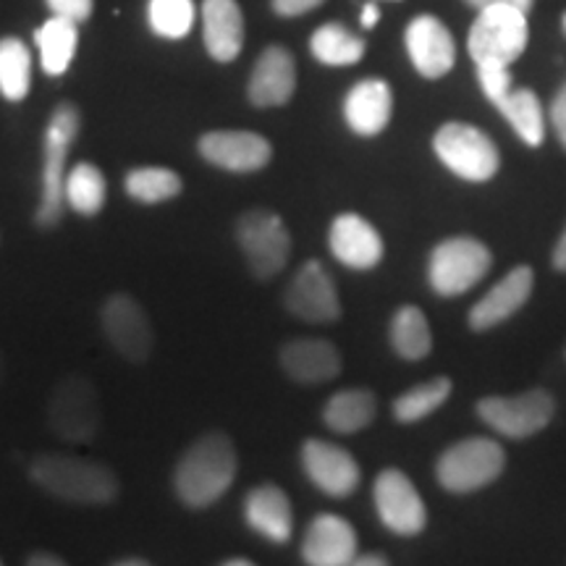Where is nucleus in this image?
<instances>
[{
  "instance_id": "58836bf2",
  "label": "nucleus",
  "mask_w": 566,
  "mask_h": 566,
  "mask_svg": "<svg viewBox=\"0 0 566 566\" xmlns=\"http://www.w3.org/2000/svg\"><path fill=\"white\" fill-rule=\"evenodd\" d=\"M467 6H472L475 11L491 9V6H516V9L530 11L535 6V0H464Z\"/></svg>"
},
{
  "instance_id": "0eeeda50",
  "label": "nucleus",
  "mask_w": 566,
  "mask_h": 566,
  "mask_svg": "<svg viewBox=\"0 0 566 566\" xmlns=\"http://www.w3.org/2000/svg\"><path fill=\"white\" fill-rule=\"evenodd\" d=\"M433 153L451 174L472 184L491 181L501 168L499 147L472 124H443L433 137Z\"/></svg>"
},
{
  "instance_id": "5701e85b",
  "label": "nucleus",
  "mask_w": 566,
  "mask_h": 566,
  "mask_svg": "<svg viewBox=\"0 0 566 566\" xmlns=\"http://www.w3.org/2000/svg\"><path fill=\"white\" fill-rule=\"evenodd\" d=\"M244 522L252 533H258L265 541L275 543H286L292 537L294 530V512H292V501L289 495L281 491L279 485H258L247 493L244 504Z\"/></svg>"
},
{
  "instance_id": "4c0bfd02",
  "label": "nucleus",
  "mask_w": 566,
  "mask_h": 566,
  "mask_svg": "<svg viewBox=\"0 0 566 566\" xmlns=\"http://www.w3.org/2000/svg\"><path fill=\"white\" fill-rule=\"evenodd\" d=\"M551 124H554V132L562 147L566 150V90L558 92L551 103Z\"/></svg>"
},
{
  "instance_id": "7c9ffc66",
  "label": "nucleus",
  "mask_w": 566,
  "mask_h": 566,
  "mask_svg": "<svg viewBox=\"0 0 566 566\" xmlns=\"http://www.w3.org/2000/svg\"><path fill=\"white\" fill-rule=\"evenodd\" d=\"M32 87V55L19 38L0 40V95L21 103Z\"/></svg>"
},
{
  "instance_id": "a211bd4d",
  "label": "nucleus",
  "mask_w": 566,
  "mask_h": 566,
  "mask_svg": "<svg viewBox=\"0 0 566 566\" xmlns=\"http://www.w3.org/2000/svg\"><path fill=\"white\" fill-rule=\"evenodd\" d=\"M296 90V63L292 51L283 45H271L260 53L254 63L247 97L254 108H281L294 97Z\"/></svg>"
},
{
  "instance_id": "f257e3e1",
  "label": "nucleus",
  "mask_w": 566,
  "mask_h": 566,
  "mask_svg": "<svg viewBox=\"0 0 566 566\" xmlns=\"http://www.w3.org/2000/svg\"><path fill=\"white\" fill-rule=\"evenodd\" d=\"M237 449L223 433H208L184 451L174 472L176 495L189 509H208L237 480Z\"/></svg>"
},
{
  "instance_id": "ddd939ff",
  "label": "nucleus",
  "mask_w": 566,
  "mask_h": 566,
  "mask_svg": "<svg viewBox=\"0 0 566 566\" xmlns=\"http://www.w3.org/2000/svg\"><path fill=\"white\" fill-rule=\"evenodd\" d=\"M202 160L229 174H254L273 158V147L263 134L244 129H218L202 134L197 142Z\"/></svg>"
},
{
  "instance_id": "f8f14e48",
  "label": "nucleus",
  "mask_w": 566,
  "mask_h": 566,
  "mask_svg": "<svg viewBox=\"0 0 566 566\" xmlns=\"http://www.w3.org/2000/svg\"><path fill=\"white\" fill-rule=\"evenodd\" d=\"M373 501L384 527L396 535H420L428 525V509H424L422 495L417 493L412 480L396 467H388L375 478Z\"/></svg>"
},
{
  "instance_id": "b1692460",
  "label": "nucleus",
  "mask_w": 566,
  "mask_h": 566,
  "mask_svg": "<svg viewBox=\"0 0 566 566\" xmlns=\"http://www.w3.org/2000/svg\"><path fill=\"white\" fill-rule=\"evenodd\" d=\"M202 40L212 61H237L244 48V17L237 0H202Z\"/></svg>"
},
{
  "instance_id": "aec40b11",
  "label": "nucleus",
  "mask_w": 566,
  "mask_h": 566,
  "mask_svg": "<svg viewBox=\"0 0 566 566\" xmlns=\"http://www.w3.org/2000/svg\"><path fill=\"white\" fill-rule=\"evenodd\" d=\"M279 363L294 384L317 386L338 378L342 352L325 338H294V342L281 346Z\"/></svg>"
},
{
  "instance_id": "423d86ee",
  "label": "nucleus",
  "mask_w": 566,
  "mask_h": 566,
  "mask_svg": "<svg viewBox=\"0 0 566 566\" xmlns=\"http://www.w3.org/2000/svg\"><path fill=\"white\" fill-rule=\"evenodd\" d=\"M506 454L491 438H464L443 451L436 464V478L449 493H475L501 478Z\"/></svg>"
},
{
  "instance_id": "20e7f679",
  "label": "nucleus",
  "mask_w": 566,
  "mask_h": 566,
  "mask_svg": "<svg viewBox=\"0 0 566 566\" xmlns=\"http://www.w3.org/2000/svg\"><path fill=\"white\" fill-rule=\"evenodd\" d=\"M101 396L84 375H66L48 396V428L69 446H87L101 430Z\"/></svg>"
},
{
  "instance_id": "6ab92c4d",
  "label": "nucleus",
  "mask_w": 566,
  "mask_h": 566,
  "mask_svg": "<svg viewBox=\"0 0 566 566\" xmlns=\"http://www.w3.org/2000/svg\"><path fill=\"white\" fill-rule=\"evenodd\" d=\"M535 273L530 265H516L514 271H509L495 286L480 300L475 307L470 310V328L472 331H491L495 325H501L509 317L520 313L525 307L530 294H533Z\"/></svg>"
},
{
  "instance_id": "ea45409f",
  "label": "nucleus",
  "mask_w": 566,
  "mask_h": 566,
  "mask_svg": "<svg viewBox=\"0 0 566 566\" xmlns=\"http://www.w3.org/2000/svg\"><path fill=\"white\" fill-rule=\"evenodd\" d=\"M551 263H554L556 271L566 273V229H564L562 237H558V242H556V247H554V258H551Z\"/></svg>"
},
{
  "instance_id": "bb28decb",
  "label": "nucleus",
  "mask_w": 566,
  "mask_h": 566,
  "mask_svg": "<svg viewBox=\"0 0 566 566\" xmlns=\"http://www.w3.org/2000/svg\"><path fill=\"white\" fill-rule=\"evenodd\" d=\"M501 116L506 118L516 137L530 147H541L546 139V118H543V105L530 87L512 90L501 103H495Z\"/></svg>"
},
{
  "instance_id": "f704fd0d",
  "label": "nucleus",
  "mask_w": 566,
  "mask_h": 566,
  "mask_svg": "<svg viewBox=\"0 0 566 566\" xmlns=\"http://www.w3.org/2000/svg\"><path fill=\"white\" fill-rule=\"evenodd\" d=\"M478 82L493 105L512 92V74L506 63H478Z\"/></svg>"
},
{
  "instance_id": "49530a36",
  "label": "nucleus",
  "mask_w": 566,
  "mask_h": 566,
  "mask_svg": "<svg viewBox=\"0 0 566 566\" xmlns=\"http://www.w3.org/2000/svg\"><path fill=\"white\" fill-rule=\"evenodd\" d=\"M0 375H3V359H0Z\"/></svg>"
},
{
  "instance_id": "1a4fd4ad",
  "label": "nucleus",
  "mask_w": 566,
  "mask_h": 566,
  "mask_svg": "<svg viewBox=\"0 0 566 566\" xmlns=\"http://www.w3.org/2000/svg\"><path fill=\"white\" fill-rule=\"evenodd\" d=\"M237 242L254 279H275L289 263L292 237L281 216L271 210H250L237 221Z\"/></svg>"
},
{
  "instance_id": "f03ea898",
  "label": "nucleus",
  "mask_w": 566,
  "mask_h": 566,
  "mask_svg": "<svg viewBox=\"0 0 566 566\" xmlns=\"http://www.w3.org/2000/svg\"><path fill=\"white\" fill-rule=\"evenodd\" d=\"M30 478L42 491L69 504L103 506L118 493V480L108 467L84 457L42 454L32 462Z\"/></svg>"
},
{
  "instance_id": "a18cd8bd",
  "label": "nucleus",
  "mask_w": 566,
  "mask_h": 566,
  "mask_svg": "<svg viewBox=\"0 0 566 566\" xmlns=\"http://www.w3.org/2000/svg\"><path fill=\"white\" fill-rule=\"evenodd\" d=\"M226 566H252L250 558H226Z\"/></svg>"
},
{
  "instance_id": "c9c22d12",
  "label": "nucleus",
  "mask_w": 566,
  "mask_h": 566,
  "mask_svg": "<svg viewBox=\"0 0 566 566\" xmlns=\"http://www.w3.org/2000/svg\"><path fill=\"white\" fill-rule=\"evenodd\" d=\"M45 3H48V9L55 13V17L74 19L82 24V21L90 19L95 0H45Z\"/></svg>"
},
{
  "instance_id": "dca6fc26",
  "label": "nucleus",
  "mask_w": 566,
  "mask_h": 566,
  "mask_svg": "<svg viewBox=\"0 0 566 566\" xmlns=\"http://www.w3.org/2000/svg\"><path fill=\"white\" fill-rule=\"evenodd\" d=\"M405 45L409 61L424 80H441L457 63V45L441 19L422 13L407 24Z\"/></svg>"
},
{
  "instance_id": "e433bc0d",
  "label": "nucleus",
  "mask_w": 566,
  "mask_h": 566,
  "mask_svg": "<svg viewBox=\"0 0 566 566\" xmlns=\"http://www.w3.org/2000/svg\"><path fill=\"white\" fill-rule=\"evenodd\" d=\"M325 0H271L273 11L279 17H302V13L315 11Z\"/></svg>"
},
{
  "instance_id": "a19ab883",
  "label": "nucleus",
  "mask_w": 566,
  "mask_h": 566,
  "mask_svg": "<svg viewBox=\"0 0 566 566\" xmlns=\"http://www.w3.org/2000/svg\"><path fill=\"white\" fill-rule=\"evenodd\" d=\"M378 21H380V9L370 0V3H367L365 9H363V17H359V24H363L365 30H373V27L378 24Z\"/></svg>"
},
{
  "instance_id": "de8ad7c7",
  "label": "nucleus",
  "mask_w": 566,
  "mask_h": 566,
  "mask_svg": "<svg viewBox=\"0 0 566 566\" xmlns=\"http://www.w3.org/2000/svg\"><path fill=\"white\" fill-rule=\"evenodd\" d=\"M564 363H566V344H564Z\"/></svg>"
},
{
  "instance_id": "c03bdc74",
  "label": "nucleus",
  "mask_w": 566,
  "mask_h": 566,
  "mask_svg": "<svg viewBox=\"0 0 566 566\" xmlns=\"http://www.w3.org/2000/svg\"><path fill=\"white\" fill-rule=\"evenodd\" d=\"M118 566H145V558H118Z\"/></svg>"
},
{
  "instance_id": "2f4dec72",
  "label": "nucleus",
  "mask_w": 566,
  "mask_h": 566,
  "mask_svg": "<svg viewBox=\"0 0 566 566\" xmlns=\"http://www.w3.org/2000/svg\"><path fill=\"white\" fill-rule=\"evenodd\" d=\"M124 189L134 202L160 205V202L174 200V197H179L184 189V181L179 174L171 171V168L142 166V168H132V171L126 174Z\"/></svg>"
},
{
  "instance_id": "cd10ccee",
  "label": "nucleus",
  "mask_w": 566,
  "mask_h": 566,
  "mask_svg": "<svg viewBox=\"0 0 566 566\" xmlns=\"http://www.w3.org/2000/svg\"><path fill=\"white\" fill-rule=\"evenodd\" d=\"M391 346L407 363H420L433 349V334H430L428 317L415 304H405L391 321Z\"/></svg>"
},
{
  "instance_id": "473e14b6",
  "label": "nucleus",
  "mask_w": 566,
  "mask_h": 566,
  "mask_svg": "<svg viewBox=\"0 0 566 566\" xmlns=\"http://www.w3.org/2000/svg\"><path fill=\"white\" fill-rule=\"evenodd\" d=\"M451 388L454 386H451L449 378L424 380V384L409 388V391H405L394 401V417L405 424L420 422L449 401Z\"/></svg>"
},
{
  "instance_id": "9b49d317",
  "label": "nucleus",
  "mask_w": 566,
  "mask_h": 566,
  "mask_svg": "<svg viewBox=\"0 0 566 566\" xmlns=\"http://www.w3.org/2000/svg\"><path fill=\"white\" fill-rule=\"evenodd\" d=\"M101 325L113 352L122 354L126 363L142 365L150 359L155 346V331L145 307L134 296H108L101 310Z\"/></svg>"
},
{
  "instance_id": "c756f323",
  "label": "nucleus",
  "mask_w": 566,
  "mask_h": 566,
  "mask_svg": "<svg viewBox=\"0 0 566 566\" xmlns=\"http://www.w3.org/2000/svg\"><path fill=\"white\" fill-rule=\"evenodd\" d=\"M63 197H66V208L80 212L84 218H92L105 208L108 181H105L101 168L92 166V163H76L66 174Z\"/></svg>"
},
{
  "instance_id": "393cba45",
  "label": "nucleus",
  "mask_w": 566,
  "mask_h": 566,
  "mask_svg": "<svg viewBox=\"0 0 566 566\" xmlns=\"http://www.w3.org/2000/svg\"><path fill=\"white\" fill-rule=\"evenodd\" d=\"M34 42L40 48V63L48 76L66 74L80 48V21L66 17H53L34 32Z\"/></svg>"
},
{
  "instance_id": "412c9836",
  "label": "nucleus",
  "mask_w": 566,
  "mask_h": 566,
  "mask_svg": "<svg viewBox=\"0 0 566 566\" xmlns=\"http://www.w3.org/2000/svg\"><path fill=\"white\" fill-rule=\"evenodd\" d=\"M302 558L313 566H346L357 558V533L336 514H317L302 537Z\"/></svg>"
},
{
  "instance_id": "9d476101",
  "label": "nucleus",
  "mask_w": 566,
  "mask_h": 566,
  "mask_svg": "<svg viewBox=\"0 0 566 566\" xmlns=\"http://www.w3.org/2000/svg\"><path fill=\"white\" fill-rule=\"evenodd\" d=\"M475 409L488 428L520 441V438H530L548 428L556 415V401L548 391L535 388L522 396H485Z\"/></svg>"
},
{
  "instance_id": "4468645a",
  "label": "nucleus",
  "mask_w": 566,
  "mask_h": 566,
  "mask_svg": "<svg viewBox=\"0 0 566 566\" xmlns=\"http://www.w3.org/2000/svg\"><path fill=\"white\" fill-rule=\"evenodd\" d=\"M283 302H286L289 313L307 323H334L342 317V300H338L336 283L321 260H307L294 273Z\"/></svg>"
},
{
  "instance_id": "a878e982",
  "label": "nucleus",
  "mask_w": 566,
  "mask_h": 566,
  "mask_svg": "<svg viewBox=\"0 0 566 566\" xmlns=\"http://www.w3.org/2000/svg\"><path fill=\"white\" fill-rule=\"evenodd\" d=\"M375 412H378V401H375L373 391L349 388V391H338L325 401L323 422L336 433L352 436L365 430L375 420Z\"/></svg>"
},
{
  "instance_id": "79ce46f5",
  "label": "nucleus",
  "mask_w": 566,
  "mask_h": 566,
  "mask_svg": "<svg viewBox=\"0 0 566 566\" xmlns=\"http://www.w3.org/2000/svg\"><path fill=\"white\" fill-rule=\"evenodd\" d=\"M27 564H30V566H63L66 562H63V558L55 556V554H30Z\"/></svg>"
},
{
  "instance_id": "2eb2a0df",
  "label": "nucleus",
  "mask_w": 566,
  "mask_h": 566,
  "mask_svg": "<svg viewBox=\"0 0 566 566\" xmlns=\"http://www.w3.org/2000/svg\"><path fill=\"white\" fill-rule=\"evenodd\" d=\"M302 470L310 483L331 499H346L357 491L363 480L359 464L354 462L349 451L321 438H310L302 443Z\"/></svg>"
},
{
  "instance_id": "09e8293b",
  "label": "nucleus",
  "mask_w": 566,
  "mask_h": 566,
  "mask_svg": "<svg viewBox=\"0 0 566 566\" xmlns=\"http://www.w3.org/2000/svg\"><path fill=\"white\" fill-rule=\"evenodd\" d=\"M564 32H566V17H564Z\"/></svg>"
},
{
  "instance_id": "6e6552de",
  "label": "nucleus",
  "mask_w": 566,
  "mask_h": 566,
  "mask_svg": "<svg viewBox=\"0 0 566 566\" xmlns=\"http://www.w3.org/2000/svg\"><path fill=\"white\" fill-rule=\"evenodd\" d=\"M493 254L480 239L451 237L433 247L428 260V281L438 296H459L478 286L491 271Z\"/></svg>"
},
{
  "instance_id": "c85d7f7f",
  "label": "nucleus",
  "mask_w": 566,
  "mask_h": 566,
  "mask_svg": "<svg viewBox=\"0 0 566 566\" xmlns=\"http://www.w3.org/2000/svg\"><path fill=\"white\" fill-rule=\"evenodd\" d=\"M365 48V40L359 34L349 32L336 21L317 27L310 38V53L323 66H354V63L363 61Z\"/></svg>"
},
{
  "instance_id": "f3484780",
  "label": "nucleus",
  "mask_w": 566,
  "mask_h": 566,
  "mask_svg": "<svg viewBox=\"0 0 566 566\" xmlns=\"http://www.w3.org/2000/svg\"><path fill=\"white\" fill-rule=\"evenodd\" d=\"M328 247L334 258L354 271H370L384 260V239L370 221L357 212H342L328 231Z\"/></svg>"
},
{
  "instance_id": "72a5a7b5",
  "label": "nucleus",
  "mask_w": 566,
  "mask_h": 566,
  "mask_svg": "<svg viewBox=\"0 0 566 566\" xmlns=\"http://www.w3.org/2000/svg\"><path fill=\"white\" fill-rule=\"evenodd\" d=\"M195 0H150L147 21L158 38L181 40L195 27Z\"/></svg>"
},
{
  "instance_id": "39448f33",
  "label": "nucleus",
  "mask_w": 566,
  "mask_h": 566,
  "mask_svg": "<svg viewBox=\"0 0 566 566\" xmlns=\"http://www.w3.org/2000/svg\"><path fill=\"white\" fill-rule=\"evenodd\" d=\"M527 11L516 9V6H491V9L478 11V19L472 21L467 53L475 61V66L478 63L512 66L527 51Z\"/></svg>"
},
{
  "instance_id": "37998d69",
  "label": "nucleus",
  "mask_w": 566,
  "mask_h": 566,
  "mask_svg": "<svg viewBox=\"0 0 566 566\" xmlns=\"http://www.w3.org/2000/svg\"><path fill=\"white\" fill-rule=\"evenodd\" d=\"M388 558L384 554H365L354 558V566H386Z\"/></svg>"
},
{
  "instance_id": "7ed1b4c3",
  "label": "nucleus",
  "mask_w": 566,
  "mask_h": 566,
  "mask_svg": "<svg viewBox=\"0 0 566 566\" xmlns=\"http://www.w3.org/2000/svg\"><path fill=\"white\" fill-rule=\"evenodd\" d=\"M82 116L80 108L71 103H61L51 113V122L45 129V147H42V195L38 212H34V223L40 229H55L61 223L63 208H66V158L71 153L76 137H80Z\"/></svg>"
},
{
  "instance_id": "4be33fe9",
  "label": "nucleus",
  "mask_w": 566,
  "mask_h": 566,
  "mask_svg": "<svg viewBox=\"0 0 566 566\" xmlns=\"http://www.w3.org/2000/svg\"><path fill=\"white\" fill-rule=\"evenodd\" d=\"M394 92L384 80H363L346 92L344 122L357 137H378L391 122Z\"/></svg>"
}]
</instances>
